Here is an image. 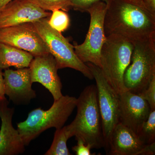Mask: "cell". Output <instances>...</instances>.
I'll return each instance as SVG.
<instances>
[{"instance_id":"1","label":"cell","mask_w":155,"mask_h":155,"mask_svg":"<svg viewBox=\"0 0 155 155\" xmlns=\"http://www.w3.org/2000/svg\"><path fill=\"white\" fill-rule=\"evenodd\" d=\"M104 28L106 36L117 35L135 41L155 34V13L132 0H112Z\"/></svg>"},{"instance_id":"2","label":"cell","mask_w":155,"mask_h":155,"mask_svg":"<svg viewBox=\"0 0 155 155\" xmlns=\"http://www.w3.org/2000/svg\"><path fill=\"white\" fill-rule=\"evenodd\" d=\"M77 114L69 125L76 140H82L91 149L105 148L101 117L96 85L87 86L77 98Z\"/></svg>"},{"instance_id":"3","label":"cell","mask_w":155,"mask_h":155,"mask_svg":"<svg viewBox=\"0 0 155 155\" xmlns=\"http://www.w3.org/2000/svg\"><path fill=\"white\" fill-rule=\"evenodd\" d=\"M76 104L75 97L63 95L54 101L47 110L38 108L31 111L25 121L17 124V130L25 146L49 128H62L76 108Z\"/></svg>"},{"instance_id":"4","label":"cell","mask_w":155,"mask_h":155,"mask_svg":"<svg viewBox=\"0 0 155 155\" xmlns=\"http://www.w3.org/2000/svg\"><path fill=\"white\" fill-rule=\"evenodd\" d=\"M130 64L125 70L126 90L139 95L155 77V34L133 41Z\"/></svg>"},{"instance_id":"5","label":"cell","mask_w":155,"mask_h":155,"mask_svg":"<svg viewBox=\"0 0 155 155\" xmlns=\"http://www.w3.org/2000/svg\"><path fill=\"white\" fill-rule=\"evenodd\" d=\"M134 48L132 41L117 35L107 36L101 52V69L109 84L120 95L126 89L124 73L130 64Z\"/></svg>"},{"instance_id":"6","label":"cell","mask_w":155,"mask_h":155,"mask_svg":"<svg viewBox=\"0 0 155 155\" xmlns=\"http://www.w3.org/2000/svg\"><path fill=\"white\" fill-rule=\"evenodd\" d=\"M49 18H43L32 23L35 29L46 45L50 54L55 59L58 69L72 68L81 72L89 79H94L87 65L76 55L74 46L61 32L49 25Z\"/></svg>"},{"instance_id":"7","label":"cell","mask_w":155,"mask_h":155,"mask_svg":"<svg viewBox=\"0 0 155 155\" xmlns=\"http://www.w3.org/2000/svg\"><path fill=\"white\" fill-rule=\"evenodd\" d=\"M86 64L96 82L103 134L105 143L104 148L107 154L111 134L119 123V95L108 82L99 67L91 63Z\"/></svg>"},{"instance_id":"8","label":"cell","mask_w":155,"mask_h":155,"mask_svg":"<svg viewBox=\"0 0 155 155\" xmlns=\"http://www.w3.org/2000/svg\"><path fill=\"white\" fill-rule=\"evenodd\" d=\"M107 5L103 2L94 3L87 12L90 15V23L85 40L74 46L77 57L84 64L91 63L101 68V52L107 39L104 20Z\"/></svg>"},{"instance_id":"9","label":"cell","mask_w":155,"mask_h":155,"mask_svg":"<svg viewBox=\"0 0 155 155\" xmlns=\"http://www.w3.org/2000/svg\"><path fill=\"white\" fill-rule=\"evenodd\" d=\"M0 42L28 52L34 57L50 53L46 45L31 22L1 28Z\"/></svg>"},{"instance_id":"10","label":"cell","mask_w":155,"mask_h":155,"mask_svg":"<svg viewBox=\"0 0 155 155\" xmlns=\"http://www.w3.org/2000/svg\"><path fill=\"white\" fill-rule=\"evenodd\" d=\"M155 143L145 144L135 132L119 122L114 128L107 155H153Z\"/></svg>"},{"instance_id":"11","label":"cell","mask_w":155,"mask_h":155,"mask_svg":"<svg viewBox=\"0 0 155 155\" xmlns=\"http://www.w3.org/2000/svg\"><path fill=\"white\" fill-rule=\"evenodd\" d=\"M119 122L138 135L151 109L146 101L127 91L119 95Z\"/></svg>"},{"instance_id":"12","label":"cell","mask_w":155,"mask_h":155,"mask_svg":"<svg viewBox=\"0 0 155 155\" xmlns=\"http://www.w3.org/2000/svg\"><path fill=\"white\" fill-rule=\"evenodd\" d=\"M32 83L38 82L51 94L54 101L63 96L62 84L55 59L50 53L34 57L29 66Z\"/></svg>"},{"instance_id":"13","label":"cell","mask_w":155,"mask_h":155,"mask_svg":"<svg viewBox=\"0 0 155 155\" xmlns=\"http://www.w3.org/2000/svg\"><path fill=\"white\" fill-rule=\"evenodd\" d=\"M51 13L26 0H13L0 10V29L49 18Z\"/></svg>"},{"instance_id":"14","label":"cell","mask_w":155,"mask_h":155,"mask_svg":"<svg viewBox=\"0 0 155 155\" xmlns=\"http://www.w3.org/2000/svg\"><path fill=\"white\" fill-rule=\"evenodd\" d=\"M3 75L5 95L15 104H28L36 97V92L32 88L29 67L15 70L5 69Z\"/></svg>"},{"instance_id":"15","label":"cell","mask_w":155,"mask_h":155,"mask_svg":"<svg viewBox=\"0 0 155 155\" xmlns=\"http://www.w3.org/2000/svg\"><path fill=\"white\" fill-rule=\"evenodd\" d=\"M6 99L0 102V155H16L22 153L25 146L17 129L12 124L14 108L8 107Z\"/></svg>"},{"instance_id":"16","label":"cell","mask_w":155,"mask_h":155,"mask_svg":"<svg viewBox=\"0 0 155 155\" xmlns=\"http://www.w3.org/2000/svg\"><path fill=\"white\" fill-rule=\"evenodd\" d=\"M34 58L32 54L10 45L0 42V69L10 67L20 68L29 67Z\"/></svg>"},{"instance_id":"17","label":"cell","mask_w":155,"mask_h":155,"mask_svg":"<svg viewBox=\"0 0 155 155\" xmlns=\"http://www.w3.org/2000/svg\"><path fill=\"white\" fill-rule=\"evenodd\" d=\"M73 136L69 125L56 129L52 143L45 155H70L67 147V142Z\"/></svg>"},{"instance_id":"18","label":"cell","mask_w":155,"mask_h":155,"mask_svg":"<svg viewBox=\"0 0 155 155\" xmlns=\"http://www.w3.org/2000/svg\"><path fill=\"white\" fill-rule=\"evenodd\" d=\"M48 23L51 28L61 33L69 28L70 19L67 12L56 9L52 11Z\"/></svg>"},{"instance_id":"19","label":"cell","mask_w":155,"mask_h":155,"mask_svg":"<svg viewBox=\"0 0 155 155\" xmlns=\"http://www.w3.org/2000/svg\"><path fill=\"white\" fill-rule=\"evenodd\" d=\"M138 135L144 144H151L155 142V110L151 111L147 121L142 126Z\"/></svg>"},{"instance_id":"20","label":"cell","mask_w":155,"mask_h":155,"mask_svg":"<svg viewBox=\"0 0 155 155\" xmlns=\"http://www.w3.org/2000/svg\"><path fill=\"white\" fill-rule=\"evenodd\" d=\"M46 11L60 9L67 12L71 8V0H26Z\"/></svg>"},{"instance_id":"21","label":"cell","mask_w":155,"mask_h":155,"mask_svg":"<svg viewBox=\"0 0 155 155\" xmlns=\"http://www.w3.org/2000/svg\"><path fill=\"white\" fill-rule=\"evenodd\" d=\"M148 103L151 110H155V77L144 91L138 95Z\"/></svg>"},{"instance_id":"22","label":"cell","mask_w":155,"mask_h":155,"mask_svg":"<svg viewBox=\"0 0 155 155\" xmlns=\"http://www.w3.org/2000/svg\"><path fill=\"white\" fill-rule=\"evenodd\" d=\"M112 0H71L70 5L71 8L75 11L85 12L94 3L103 2L107 5Z\"/></svg>"},{"instance_id":"23","label":"cell","mask_w":155,"mask_h":155,"mask_svg":"<svg viewBox=\"0 0 155 155\" xmlns=\"http://www.w3.org/2000/svg\"><path fill=\"white\" fill-rule=\"evenodd\" d=\"M77 144L72 147V150L77 155H92L95 154H92L91 153L92 149L90 147L87 145L81 140H76Z\"/></svg>"},{"instance_id":"24","label":"cell","mask_w":155,"mask_h":155,"mask_svg":"<svg viewBox=\"0 0 155 155\" xmlns=\"http://www.w3.org/2000/svg\"><path fill=\"white\" fill-rule=\"evenodd\" d=\"M6 100L5 84L2 70L0 69V102Z\"/></svg>"},{"instance_id":"25","label":"cell","mask_w":155,"mask_h":155,"mask_svg":"<svg viewBox=\"0 0 155 155\" xmlns=\"http://www.w3.org/2000/svg\"><path fill=\"white\" fill-rule=\"evenodd\" d=\"M13 0H0V10Z\"/></svg>"},{"instance_id":"26","label":"cell","mask_w":155,"mask_h":155,"mask_svg":"<svg viewBox=\"0 0 155 155\" xmlns=\"http://www.w3.org/2000/svg\"><path fill=\"white\" fill-rule=\"evenodd\" d=\"M132 1H133L134 2L137 3V4H139V5H141L142 6L146 7V4L147 1L148 0H132Z\"/></svg>"}]
</instances>
